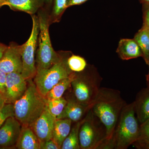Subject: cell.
Segmentation results:
<instances>
[{
  "label": "cell",
  "mask_w": 149,
  "mask_h": 149,
  "mask_svg": "<svg viewBox=\"0 0 149 149\" xmlns=\"http://www.w3.org/2000/svg\"><path fill=\"white\" fill-rule=\"evenodd\" d=\"M125 104L120 91L111 88H100L91 110L104 125L107 140L112 138L121 111Z\"/></svg>",
  "instance_id": "6da1fadb"
},
{
  "label": "cell",
  "mask_w": 149,
  "mask_h": 149,
  "mask_svg": "<svg viewBox=\"0 0 149 149\" xmlns=\"http://www.w3.org/2000/svg\"><path fill=\"white\" fill-rule=\"evenodd\" d=\"M27 80V90L13 104L14 117L22 125L31 126L45 109L46 99L38 91L32 79Z\"/></svg>",
  "instance_id": "7a4b0ae2"
},
{
  "label": "cell",
  "mask_w": 149,
  "mask_h": 149,
  "mask_svg": "<svg viewBox=\"0 0 149 149\" xmlns=\"http://www.w3.org/2000/svg\"><path fill=\"white\" fill-rule=\"evenodd\" d=\"M135 114L134 102L124 105L111 139L114 149H127L139 140L140 126Z\"/></svg>",
  "instance_id": "3957f363"
},
{
  "label": "cell",
  "mask_w": 149,
  "mask_h": 149,
  "mask_svg": "<svg viewBox=\"0 0 149 149\" xmlns=\"http://www.w3.org/2000/svg\"><path fill=\"white\" fill-rule=\"evenodd\" d=\"M38 18L39 23L38 49L36 56L37 69H47L56 63L61 57V53L56 52L51 42L49 26V15L45 9L38 11Z\"/></svg>",
  "instance_id": "277c9868"
},
{
  "label": "cell",
  "mask_w": 149,
  "mask_h": 149,
  "mask_svg": "<svg viewBox=\"0 0 149 149\" xmlns=\"http://www.w3.org/2000/svg\"><path fill=\"white\" fill-rule=\"evenodd\" d=\"M71 54L70 52H62L61 58L53 66L47 69L37 70L34 82L42 95L45 97L54 86L73 72L68 64V59Z\"/></svg>",
  "instance_id": "5b68a950"
},
{
  "label": "cell",
  "mask_w": 149,
  "mask_h": 149,
  "mask_svg": "<svg viewBox=\"0 0 149 149\" xmlns=\"http://www.w3.org/2000/svg\"><path fill=\"white\" fill-rule=\"evenodd\" d=\"M80 149H100L107 140L106 129L91 109L83 119L79 130Z\"/></svg>",
  "instance_id": "8992f818"
},
{
  "label": "cell",
  "mask_w": 149,
  "mask_h": 149,
  "mask_svg": "<svg viewBox=\"0 0 149 149\" xmlns=\"http://www.w3.org/2000/svg\"><path fill=\"white\" fill-rule=\"evenodd\" d=\"M101 77L96 71L77 74L71 83L74 97L83 105L91 107L100 88Z\"/></svg>",
  "instance_id": "52a82bcc"
},
{
  "label": "cell",
  "mask_w": 149,
  "mask_h": 149,
  "mask_svg": "<svg viewBox=\"0 0 149 149\" xmlns=\"http://www.w3.org/2000/svg\"><path fill=\"white\" fill-rule=\"evenodd\" d=\"M32 27L31 34L27 42L21 45L22 68L21 74L25 80L32 79L37 72L35 54L38 43L39 23L38 16L32 15Z\"/></svg>",
  "instance_id": "ba28073f"
},
{
  "label": "cell",
  "mask_w": 149,
  "mask_h": 149,
  "mask_svg": "<svg viewBox=\"0 0 149 149\" xmlns=\"http://www.w3.org/2000/svg\"><path fill=\"white\" fill-rule=\"evenodd\" d=\"M21 45L12 42L7 47L0 59V69L6 73H21L22 63Z\"/></svg>",
  "instance_id": "9c48e42d"
},
{
  "label": "cell",
  "mask_w": 149,
  "mask_h": 149,
  "mask_svg": "<svg viewBox=\"0 0 149 149\" xmlns=\"http://www.w3.org/2000/svg\"><path fill=\"white\" fill-rule=\"evenodd\" d=\"M22 125L14 116L8 118L0 128V148H15Z\"/></svg>",
  "instance_id": "30bf717a"
},
{
  "label": "cell",
  "mask_w": 149,
  "mask_h": 149,
  "mask_svg": "<svg viewBox=\"0 0 149 149\" xmlns=\"http://www.w3.org/2000/svg\"><path fill=\"white\" fill-rule=\"evenodd\" d=\"M27 87V80L22 77L21 73L12 72L7 74L6 103H14L23 96Z\"/></svg>",
  "instance_id": "8fae6325"
},
{
  "label": "cell",
  "mask_w": 149,
  "mask_h": 149,
  "mask_svg": "<svg viewBox=\"0 0 149 149\" xmlns=\"http://www.w3.org/2000/svg\"><path fill=\"white\" fill-rule=\"evenodd\" d=\"M56 120V119L51 114L46 107L40 117L30 126L40 141L52 139Z\"/></svg>",
  "instance_id": "7c38bea8"
},
{
  "label": "cell",
  "mask_w": 149,
  "mask_h": 149,
  "mask_svg": "<svg viewBox=\"0 0 149 149\" xmlns=\"http://www.w3.org/2000/svg\"><path fill=\"white\" fill-rule=\"evenodd\" d=\"M67 102L61 114L56 119H70L72 122H77L82 120L83 116L87 114L91 107L83 105L77 101L74 94L73 97L67 100Z\"/></svg>",
  "instance_id": "4fadbf2b"
},
{
  "label": "cell",
  "mask_w": 149,
  "mask_h": 149,
  "mask_svg": "<svg viewBox=\"0 0 149 149\" xmlns=\"http://www.w3.org/2000/svg\"><path fill=\"white\" fill-rule=\"evenodd\" d=\"M45 4V0H6L1 4V7L8 6L13 10L33 15L42 8Z\"/></svg>",
  "instance_id": "5bb4252c"
},
{
  "label": "cell",
  "mask_w": 149,
  "mask_h": 149,
  "mask_svg": "<svg viewBox=\"0 0 149 149\" xmlns=\"http://www.w3.org/2000/svg\"><path fill=\"white\" fill-rule=\"evenodd\" d=\"M116 52L123 60H128L143 56L141 48L134 39H121L118 43Z\"/></svg>",
  "instance_id": "9a60e30c"
},
{
  "label": "cell",
  "mask_w": 149,
  "mask_h": 149,
  "mask_svg": "<svg viewBox=\"0 0 149 149\" xmlns=\"http://www.w3.org/2000/svg\"><path fill=\"white\" fill-rule=\"evenodd\" d=\"M134 104L137 118L142 124L149 119V84L139 93Z\"/></svg>",
  "instance_id": "2e32d148"
},
{
  "label": "cell",
  "mask_w": 149,
  "mask_h": 149,
  "mask_svg": "<svg viewBox=\"0 0 149 149\" xmlns=\"http://www.w3.org/2000/svg\"><path fill=\"white\" fill-rule=\"evenodd\" d=\"M40 141L30 126L22 125L21 133L15 148L18 149H39Z\"/></svg>",
  "instance_id": "e0dca14e"
},
{
  "label": "cell",
  "mask_w": 149,
  "mask_h": 149,
  "mask_svg": "<svg viewBox=\"0 0 149 149\" xmlns=\"http://www.w3.org/2000/svg\"><path fill=\"white\" fill-rule=\"evenodd\" d=\"M72 120L67 118L56 119L53 131L52 139L61 149L63 143L71 129Z\"/></svg>",
  "instance_id": "ac0fdd59"
},
{
  "label": "cell",
  "mask_w": 149,
  "mask_h": 149,
  "mask_svg": "<svg viewBox=\"0 0 149 149\" xmlns=\"http://www.w3.org/2000/svg\"><path fill=\"white\" fill-rule=\"evenodd\" d=\"M75 75V72H73L68 77L61 80L45 96L46 100H50L62 97L65 91L71 86V83Z\"/></svg>",
  "instance_id": "d6986e66"
},
{
  "label": "cell",
  "mask_w": 149,
  "mask_h": 149,
  "mask_svg": "<svg viewBox=\"0 0 149 149\" xmlns=\"http://www.w3.org/2000/svg\"><path fill=\"white\" fill-rule=\"evenodd\" d=\"M83 120L76 122L75 125L71 128L68 136L65 139L62 145L61 149H80L79 144V130Z\"/></svg>",
  "instance_id": "ffe728a7"
},
{
  "label": "cell",
  "mask_w": 149,
  "mask_h": 149,
  "mask_svg": "<svg viewBox=\"0 0 149 149\" xmlns=\"http://www.w3.org/2000/svg\"><path fill=\"white\" fill-rule=\"evenodd\" d=\"M134 40L141 48L146 63L149 62V36L147 28L143 27L135 35Z\"/></svg>",
  "instance_id": "44dd1931"
},
{
  "label": "cell",
  "mask_w": 149,
  "mask_h": 149,
  "mask_svg": "<svg viewBox=\"0 0 149 149\" xmlns=\"http://www.w3.org/2000/svg\"><path fill=\"white\" fill-rule=\"evenodd\" d=\"M71 0H53V8L50 15H49L50 22H60L63 15L67 8L69 7Z\"/></svg>",
  "instance_id": "7402d4cb"
},
{
  "label": "cell",
  "mask_w": 149,
  "mask_h": 149,
  "mask_svg": "<svg viewBox=\"0 0 149 149\" xmlns=\"http://www.w3.org/2000/svg\"><path fill=\"white\" fill-rule=\"evenodd\" d=\"M67 102V100L63 97L50 100H46V108L51 114L56 119L62 112Z\"/></svg>",
  "instance_id": "603a6c76"
},
{
  "label": "cell",
  "mask_w": 149,
  "mask_h": 149,
  "mask_svg": "<svg viewBox=\"0 0 149 149\" xmlns=\"http://www.w3.org/2000/svg\"><path fill=\"white\" fill-rule=\"evenodd\" d=\"M68 64L70 69L74 72L84 71L87 66L85 59L80 56L71 54L68 59Z\"/></svg>",
  "instance_id": "cb8c5ba5"
},
{
  "label": "cell",
  "mask_w": 149,
  "mask_h": 149,
  "mask_svg": "<svg viewBox=\"0 0 149 149\" xmlns=\"http://www.w3.org/2000/svg\"><path fill=\"white\" fill-rule=\"evenodd\" d=\"M12 116H14L13 104L6 103L0 109V128L8 118Z\"/></svg>",
  "instance_id": "d4e9b609"
},
{
  "label": "cell",
  "mask_w": 149,
  "mask_h": 149,
  "mask_svg": "<svg viewBox=\"0 0 149 149\" xmlns=\"http://www.w3.org/2000/svg\"><path fill=\"white\" fill-rule=\"evenodd\" d=\"M136 142L138 144L149 143V119L140 125V136Z\"/></svg>",
  "instance_id": "484cf974"
},
{
  "label": "cell",
  "mask_w": 149,
  "mask_h": 149,
  "mask_svg": "<svg viewBox=\"0 0 149 149\" xmlns=\"http://www.w3.org/2000/svg\"><path fill=\"white\" fill-rule=\"evenodd\" d=\"M58 145L53 139L40 141L39 149H59Z\"/></svg>",
  "instance_id": "4316f807"
},
{
  "label": "cell",
  "mask_w": 149,
  "mask_h": 149,
  "mask_svg": "<svg viewBox=\"0 0 149 149\" xmlns=\"http://www.w3.org/2000/svg\"><path fill=\"white\" fill-rule=\"evenodd\" d=\"M7 74L0 69V93L5 97L6 90Z\"/></svg>",
  "instance_id": "83f0119b"
},
{
  "label": "cell",
  "mask_w": 149,
  "mask_h": 149,
  "mask_svg": "<svg viewBox=\"0 0 149 149\" xmlns=\"http://www.w3.org/2000/svg\"><path fill=\"white\" fill-rule=\"evenodd\" d=\"M144 9L143 27L149 28V4L143 5Z\"/></svg>",
  "instance_id": "f1b7e54d"
},
{
  "label": "cell",
  "mask_w": 149,
  "mask_h": 149,
  "mask_svg": "<svg viewBox=\"0 0 149 149\" xmlns=\"http://www.w3.org/2000/svg\"><path fill=\"white\" fill-rule=\"evenodd\" d=\"M89 0H71L70 3L69 7L72 6L80 5Z\"/></svg>",
  "instance_id": "f546056e"
},
{
  "label": "cell",
  "mask_w": 149,
  "mask_h": 149,
  "mask_svg": "<svg viewBox=\"0 0 149 149\" xmlns=\"http://www.w3.org/2000/svg\"><path fill=\"white\" fill-rule=\"evenodd\" d=\"M7 47L8 46L0 42V59L1 58L3 54L4 53Z\"/></svg>",
  "instance_id": "4dcf8cb0"
},
{
  "label": "cell",
  "mask_w": 149,
  "mask_h": 149,
  "mask_svg": "<svg viewBox=\"0 0 149 149\" xmlns=\"http://www.w3.org/2000/svg\"><path fill=\"white\" fill-rule=\"evenodd\" d=\"M6 104V100L3 95L0 93V109L1 108Z\"/></svg>",
  "instance_id": "1f68e13d"
},
{
  "label": "cell",
  "mask_w": 149,
  "mask_h": 149,
  "mask_svg": "<svg viewBox=\"0 0 149 149\" xmlns=\"http://www.w3.org/2000/svg\"><path fill=\"white\" fill-rule=\"evenodd\" d=\"M139 148H141L149 149V143H145L138 144Z\"/></svg>",
  "instance_id": "d6a6232c"
},
{
  "label": "cell",
  "mask_w": 149,
  "mask_h": 149,
  "mask_svg": "<svg viewBox=\"0 0 149 149\" xmlns=\"http://www.w3.org/2000/svg\"><path fill=\"white\" fill-rule=\"evenodd\" d=\"M139 1L143 5L149 4V0H139Z\"/></svg>",
  "instance_id": "836d02e7"
},
{
  "label": "cell",
  "mask_w": 149,
  "mask_h": 149,
  "mask_svg": "<svg viewBox=\"0 0 149 149\" xmlns=\"http://www.w3.org/2000/svg\"><path fill=\"white\" fill-rule=\"evenodd\" d=\"M45 4L48 5H50L52 3L53 0H45Z\"/></svg>",
  "instance_id": "e575fe53"
},
{
  "label": "cell",
  "mask_w": 149,
  "mask_h": 149,
  "mask_svg": "<svg viewBox=\"0 0 149 149\" xmlns=\"http://www.w3.org/2000/svg\"><path fill=\"white\" fill-rule=\"evenodd\" d=\"M147 30H148V35L149 36V28H147Z\"/></svg>",
  "instance_id": "d590c367"
},
{
  "label": "cell",
  "mask_w": 149,
  "mask_h": 149,
  "mask_svg": "<svg viewBox=\"0 0 149 149\" xmlns=\"http://www.w3.org/2000/svg\"><path fill=\"white\" fill-rule=\"evenodd\" d=\"M148 65H149V62L148 64ZM148 81H149V73L148 75Z\"/></svg>",
  "instance_id": "8d00e7d4"
},
{
  "label": "cell",
  "mask_w": 149,
  "mask_h": 149,
  "mask_svg": "<svg viewBox=\"0 0 149 149\" xmlns=\"http://www.w3.org/2000/svg\"><path fill=\"white\" fill-rule=\"evenodd\" d=\"M1 0H0V8H1Z\"/></svg>",
  "instance_id": "74e56055"
},
{
  "label": "cell",
  "mask_w": 149,
  "mask_h": 149,
  "mask_svg": "<svg viewBox=\"0 0 149 149\" xmlns=\"http://www.w3.org/2000/svg\"><path fill=\"white\" fill-rule=\"evenodd\" d=\"M6 1V0H1V3L3 2V1Z\"/></svg>",
  "instance_id": "f35d334b"
}]
</instances>
